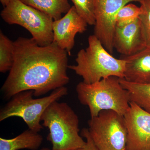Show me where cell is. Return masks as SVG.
Masks as SVG:
<instances>
[{
	"instance_id": "obj_1",
	"label": "cell",
	"mask_w": 150,
	"mask_h": 150,
	"mask_svg": "<svg viewBox=\"0 0 150 150\" xmlns=\"http://www.w3.org/2000/svg\"><path fill=\"white\" fill-rule=\"evenodd\" d=\"M14 47L13 65L1 89L4 99L27 90L38 97L69 83L68 54L55 42L41 46L32 38L20 37Z\"/></svg>"
},
{
	"instance_id": "obj_2",
	"label": "cell",
	"mask_w": 150,
	"mask_h": 150,
	"mask_svg": "<svg viewBox=\"0 0 150 150\" xmlns=\"http://www.w3.org/2000/svg\"><path fill=\"white\" fill-rule=\"evenodd\" d=\"M75 60L76 65H69L68 69L81 77L86 83L110 76L124 78L126 61L112 56L94 35L89 36L88 46L79 51Z\"/></svg>"
},
{
	"instance_id": "obj_3",
	"label": "cell",
	"mask_w": 150,
	"mask_h": 150,
	"mask_svg": "<svg viewBox=\"0 0 150 150\" xmlns=\"http://www.w3.org/2000/svg\"><path fill=\"white\" fill-rule=\"evenodd\" d=\"M76 91L81 103L88 106L91 118L103 110H113L124 115L130 107L128 92L117 77H109L91 84L81 82L76 87Z\"/></svg>"
},
{
	"instance_id": "obj_4",
	"label": "cell",
	"mask_w": 150,
	"mask_h": 150,
	"mask_svg": "<svg viewBox=\"0 0 150 150\" xmlns=\"http://www.w3.org/2000/svg\"><path fill=\"white\" fill-rule=\"evenodd\" d=\"M43 126L48 128L47 139L53 150H77L86 142L79 134V117L68 103L56 101L51 103L41 118Z\"/></svg>"
},
{
	"instance_id": "obj_5",
	"label": "cell",
	"mask_w": 150,
	"mask_h": 150,
	"mask_svg": "<svg viewBox=\"0 0 150 150\" xmlns=\"http://www.w3.org/2000/svg\"><path fill=\"white\" fill-rule=\"evenodd\" d=\"M65 86L53 91L49 96L34 98V91H25L14 95L0 110V121L13 117L21 118L28 129L39 132L43 129L40 124L43 113L48 106L68 93Z\"/></svg>"
},
{
	"instance_id": "obj_6",
	"label": "cell",
	"mask_w": 150,
	"mask_h": 150,
	"mask_svg": "<svg viewBox=\"0 0 150 150\" xmlns=\"http://www.w3.org/2000/svg\"><path fill=\"white\" fill-rule=\"evenodd\" d=\"M1 16L8 24L24 28L39 46H48L54 41V19L21 0H11L1 12Z\"/></svg>"
},
{
	"instance_id": "obj_7",
	"label": "cell",
	"mask_w": 150,
	"mask_h": 150,
	"mask_svg": "<svg viewBox=\"0 0 150 150\" xmlns=\"http://www.w3.org/2000/svg\"><path fill=\"white\" fill-rule=\"evenodd\" d=\"M89 133L99 150H126L127 131L124 116L103 110L88 121Z\"/></svg>"
},
{
	"instance_id": "obj_8",
	"label": "cell",
	"mask_w": 150,
	"mask_h": 150,
	"mask_svg": "<svg viewBox=\"0 0 150 150\" xmlns=\"http://www.w3.org/2000/svg\"><path fill=\"white\" fill-rule=\"evenodd\" d=\"M142 0H93L96 23L94 35L105 49L112 54L114 50L113 39L115 21L118 11L123 6L133 2Z\"/></svg>"
},
{
	"instance_id": "obj_9",
	"label": "cell",
	"mask_w": 150,
	"mask_h": 150,
	"mask_svg": "<svg viewBox=\"0 0 150 150\" xmlns=\"http://www.w3.org/2000/svg\"><path fill=\"white\" fill-rule=\"evenodd\" d=\"M126 150H150V113L133 102L124 114Z\"/></svg>"
},
{
	"instance_id": "obj_10",
	"label": "cell",
	"mask_w": 150,
	"mask_h": 150,
	"mask_svg": "<svg viewBox=\"0 0 150 150\" xmlns=\"http://www.w3.org/2000/svg\"><path fill=\"white\" fill-rule=\"evenodd\" d=\"M87 25L86 22L80 16L73 6L64 16L53 22V42L71 55V51L75 45V36L78 33L84 32Z\"/></svg>"
},
{
	"instance_id": "obj_11",
	"label": "cell",
	"mask_w": 150,
	"mask_h": 150,
	"mask_svg": "<svg viewBox=\"0 0 150 150\" xmlns=\"http://www.w3.org/2000/svg\"><path fill=\"white\" fill-rule=\"evenodd\" d=\"M113 46L123 56H131L146 48L144 33L139 17L125 26H115Z\"/></svg>"
},
{
	"instance_id": "obj_12",
	"label": "cell",
	"mask_w": 150,
	"mask_h": 150,
	"mask_svg": "<svg viewBox=\"0 0 150 150\" xmlns=\"http://www.w3.org/2000/svg\"><path fill=\"white\" fill-rule=\"evenodd\" d=\"M121 59L126 61L124 79L130 82L150 84V47Z\"/></svg>"
},
{
	"instance_id": "obj_13",
	"label": "cell",
	"mask_w": 150,
	"mask_h": 150,
	"mask_svg": "<svg viewBox=\"0 0 150 150\" xmlns=\"http://www.w3.org/2000/svg\"><path fill=\"white\" fill-rule=\"evenodd\" d=\"M43 141L38 132L28 129L13 139L0 138V150H37Z\"/></svg>"
},
{
	"instance_id": "obj_14",
	"label": "cell",
	"mask_w": 150,
	"mask_h": 150,
	"mask_svg": "<svg viewBox=\"0 0 150 150\" xmlns=\"http://www.w3.org/2000/svg\"><path fill=\"white\" fill-rule=\"evenodd\" d=\"M24 4L47 14L54 21L62 18L71 9L69 0H21Z\"/></svg>"
},
{
	"instance_id": "obj_15",
	"label": "cell",
	"mask_w": 150,
	"mask_h": 150,
	"mask_svg": "<svg viewBox=\"0 0 150 150\" xmlns=\"http://www.w3.org/2000/svg\"><path fill=\"white\" fill-rule=\"evenodd\" d=\"M119 81L128 91L130 102L135 103L150 113V84L134 83L120 78Z\"/></svg>"
},
{
	"instance_id": "obj_16",
	"label": "cell",
	"mask_w": 150,
	"mask_h": 150,
	"mask_svg": "<svg viewBox=\"0 0 150 150\" xmlns=\"http://www.w3.org/2000/svg\"><path fill=\"white\" fill-rule=\"evenodd\" d=\"M14 42L0 31V72L10 71L14 62Z\"/></svg>"
},
{
	"instance_id": "obj_17",
	"label": "cell",
	"mask_w": 150,
	"mask_h": 150,
	"mask_svg": "<svg viewBox=\"0 0 150 150\" xmlns=\"http://www.w3.org/2000/svg\"><path fill=\"white\" fill-rule=\"evenodd\" d=\"M141 6L128 4L119 10L115 21L116 26L122 27L130 24L139 18L142 13Z\"/></svg>"
},
{
	"instance_id": "obj_18",
	"label": "cell",
	"mask_w": 150,
	"mask_h": 150,
	"mask_svg": "<svg viewBox=\"0 0 150 150\" xmlns=\"http://www.w3.org/2000/svg\"><path fill=\"white\" fill-rule=\"evenodd\" d=\"M73 3L80 16L88 24L95 25L96 23L94 12L93 0H70Z\"/></svg>"
},
{
	"instance_id": "obj_19",
	"label": "cell",
	"mask_w": 150,
	"mask_h": 150,
	"mask_svg": "<svg viewBox=\"0 0 150 150\" xmlns=\"http://www.w3.org/2000/svg\"><path fill=\"white\" fill-rule=\"evenodd\" d=\"M140 3L142 12L139 18L142 21L147 47H150V3L142 1Z\"/></svg>"
},
{
	"instance_id": "obj_20",
	"label": "cell",
	"mask_w": 150,
	"mask_h": 150,
	"mask_svg": "<svg viewBox=\"0 0 150 150\" xmlns=\"http://www.w3.org/2000/svg\"><path fill=\"white\" fill-rule=\"evenodd\" d=\"M81 136L86 139V144L83 147L77 150H99L94 144L90 137L88 129L84 128L82 130Z\"/></svg>"
},
{
	"instance_id": "obj_21",
	"label": "cell",
	"mask_w": 150,
	"mask_h": 150,
	"mask_svg": "<svg viewBox=\"0 0 150 150\" xmlns=\"http://www.w3.org/2000/svg\"><path fill=\"white\" fill-rule=\"evenodd\" d=\"M10 1L11 0H0V1L3 6L4 7L6 6L7 5Z\"/></svg>"
},
{
	"instance_id": "obj_22",
	"label": "cell",
	"mask_w": 150,
	"mask_h": 150,
	"mask_svg": "<svg viewBox=\"0 0 150 150\" xmlns=\"http://www.w3.org/2000/svg\"><path fill=\"white\" fill-rule=\"evenodd\" d=\"M40 150H53L51 149H48V148H42V149H41Z\"/></svg>"
},
{
	"instance_id": "obj_23",
	"label": "cell",
	"mask_w": 150,
	"mask_h": 150,
	"mask_svg": "<svg viewBox=\"0 0 150 150\" xmlns=\"http://www.w3.org/2000/svg\"><path fill=\"white\" fill-rule=\"evenodd\" d=\"M142 1H146L149 2L150 3V0H142Z\"/></svg>"
}]
</instances>
